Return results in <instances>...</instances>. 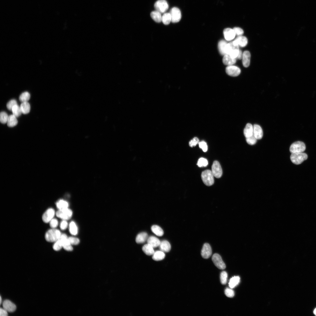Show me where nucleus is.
Segmentation results:
<instances>
[{"instance_id": "79ce46f5", "label": "nucleus", "mask_w": 316, "mask_h": 316, "mask_svg": "<svg viewBox=\"0 0 316 316\" xmlns=\"http://www.w3.org/2000/svg\"><path fill=\"white\" fill-rule=\"evenodd\" d=\"M257 139L253 135L252 136L246 138V141L247 143L250 145H253L256 144L257 142Z\"/></svg>"}, {"instance_id": "f03ea898", "label": "nucleus", "mask_w": 316, "mask_h": 316, "mask_svg": "<svg viewBox=\"0 0 316 316\" xmlns=\"http://www.w3.org/2000/svg\"><path fill=\"white\" fill-rule=\"evenodd\" d=\"M308 158L307 155L303 152L291 153L290 157L291 161L296 165L301 164L304 161L306 160Z\"/></svg>"}, {"instance_id": "412c9836", "label": "nucleus", "mask_w": 316, "mask_h": 316, "mask_svg": "<svg viewBox=\"0 0 316 316\" xmlns=\"http://www.w3.org/2000/svg\"><path fill=\"white\" fill-rule=\"evenodd\" d=\"M159 246L161 251L164 252H168L171 249V244L166 240H163L161 242Z\"/></svg>"}, {"instance_id": "473e14b6", "label": "nucleus", "mask_w": 316, "mask_h": 316, "mask_svg": "<svg viewBox=\"0 0 316 316\" xmlns=\"http://www.w3.org/2000/svg\"><path fill=\"white\" fill-rule=\"evenodd\" d=\"M69 230L70 233L73 235H76L77 234L78 227L75 222L72 221L70 223L69 225Z\"/></svg>"}, {"instance_id": "5fc2aeb1", "label": "nucleus", "mask_w": 316, "mask_h": 316, "mask_svg": "<svg viewBox=\"0 0 316 316\" xmlns=\"http://www.w3.org/2000/svg\"><path fill=\"white\" fill-rule=\"evenodd\" d=\"M2 298H1V299H0V303H1V304L2 303Z\"/></svg>"}, {"instance_id": "b1692460", "label": "nucleus", "mask_w": 316, "mask_h": 316, "mask_svg": "<svg viewBox=\"0 0 316 316\" xmlns=\"http://www.w3.org/2000/svg\"><path fill=\"white\" fill-rule=\"evenodd\" d=\"M227 43L224 40H221L218 44L219 51L221 55H226V50Z\"/></svg>"}, {"instance_id": "9d476101", "label": "nucleus", "mask_w": 316, "mask_h": 316, "mask_svg": "<svg viewBox=\"0 0 316 316\" xmlns=\"http://www.w3.org/2000/svg\"><path fill=\"white\" fill-rule=\"evenodd\" d=\"M169 13L171 17V22L173 23H177L180 20L181 17V13L180 10L178 8L176 7L172 8Z\"/></svg>"}, {"instance_id": "cd10ccee", "label": "nucleus", "mask_w": 316, "mask_h": 316, "mask_svg": "<svg viewBox=\"0 0 316 316\" xmlns=\"http://www.w3.org/2000/svg\"><path fill=\"white\" fill-rule=\"evenodd\" d=\"M56 205L59 210H60L68 208L69 204L66 201L61 199L57 202Z\"/></svg>"}, {"instance_id": "a878e982", "label": "nucleus", "mask_w": 316, "mask_h": 316, "mask_svg": "<svg viewBox=\"0 0 316 316\" xmlns=\"http://www.w3.org/2000/svg\"><path fill=\"white\" fill-rule=\"evenodd\" d=\"M152 18L156 22L158 23L162 21V17L161 13L157 10L153 11L151 13Z\"/></svg>"}, {"instance_id": "a19ab883", "label": "nucleus", "mask_w": 316, "mask_h": 316, "mask_svg": "<svg viewBox=\"0 0 316 316\" xmlns=\"http://www.w3.org/2000/svg\"><path fill=\"white\" fill-rule=\"evenodd\" d=\"M17 105V101L15 100H12L9 101L7 105V107L8 110L12 111V109L15 105Z\"/></svg>"}, {"instance_id": "864d4df0", "label": "nucleus", "mask_w": 316, "mask_h": 316, "mask_svg": "<svg viewBox=\"0 0 316 316\" xmlns=\"http://www.w3.org/2000/svg\"><path fill=\"white\" fill-rule=\"evenodd\" d=\"M314 313L316 315V308L314 310Z\"/></svg>"}, {"instance_id": "de8ad7c7", "label": "nucleus", "mask_w": 316, "mask_h": 316, "mask_svg": "<svg viewBox=\"0 0 316 316\" xmlns=\"http://www.w3.org/2000/svg\"><path fill=\"white\" fill-rule=\"evenodd\" d=\"M50 225L52 228L55 229L58 226L59 223L55 218H53L49 222Z\"/></svg>"}, {"instance_id": "49530a36", "label": "nucleus", "mask_w": 316, "mask_h": 316, "mask_svg": "<svg viewBox=\"0 0 316 316\" xmlns=\"http://www.w3.org/2000/svg\"><path fill=\"white\" fill-rule=\"evenodd\" d=\"M199 143V140L197 137H194L189 142V146L191 147H195Z\"/></svg>"}, {"instance_id": "f3484780", "label": "nucleus", "mask_w": 316, "mask_h": 316, "mask_svg": "<svg viewBox=\"0 0 316 316\" xmlns=\"http://www.w3.org/2000/svg\"><path fill=\"white\" fill-rule=\"evenodd\" d=\"M253 135L257 140H260L262 138L263 132L261 127L257 125H254L253 126Z\"/></svg>"}, {"instance_id": "4468645a", "label": "nucleus", "mask_w": 316, "mask_h": 316, "mask_svg": "<svg viewBox=\"0 0 316 316\" xmlns=\"http://www.w3.org/2000/svg\"><path fill=\"white\" fill-rule=\"evenodd\" d=\"M3 309L8 312H14L16 309V306L14 304L9 300H6L3 303Z\"/></svg>"}, {"instance_id": "9b49d317", "label": "nucleus", "mask_w": 316, "mask_h": 316, "mask_svg": "<svg viewBox=\"0 0 316 316\" xmlns=\"http://www.w3.org/2000/svg\"><path fill=\"white\" fill-rule=\"evenodd\" d=\"M59 239L61 241L63 247L65 250L71 251L73 250L72 245L70 244L68 238L66 234H62Z\"/></svg>"}, {"instance_id": "c03bdc74", "label": "nucleus", "mask_w": 316, "mask_h": 316, "mask_svg": "<svg viewBox=\"0 0 316 316\" xmlns=\"http://www.w3.org/2000/svg\"><path fill=\"white\" fill-rule=\"evenodd\" d=\"M70 244L72 245H77L79 244L80 240L77 238L71 237L68 238Z\"/></svg>"}, {"instance_id": "6ab92c4d", "label": "nucleus", "mask_w": 316, "mask_h": 316, "mask_svg": "<svg viewBox=\"0 0 316 316\" xmlns=\"http://www.w3.org/2000/svg\"><path fill=\"white\" fill-rule=\"evenodd\" d=\"M148 244H149L153 248L159 246L161 241L157 237L151 236L149 237L147 240Z\"/></svg>"}, {"instance_id": "f8f14e48", "label": "nucleus", "mask_w": 316, "mask_h": 316, "mask_svg": "<svg viewBox=\"0 0 316 316\" xmlns=\"http://www.w3.org/2000/svg\"><path fill=\"white\" fill-rule=\"evenodd\" d=\"M212 254V249L210 245L206 243L203 245L201 251V255L204 259L209 258Z\"/></svg>"}, {"instance_id": "c85d7f7f", "label": "nucleus", "mask_w": 316, "mask_h": 316, "mask_svg": "<svg viewBox=\"0 0 316 316\" xmlns=\"http://www.w3.org/2000/svg\"><path fill=\"white\" fill-rule=\"evenodd\" d=\"M18 124V121L17 117L13 115H11L9 116L7 122V125L9 127H13Z\"/></svg>"}, {"instance_id": "39448f33", "label": "nucleus", "mask_w": 316, "mask_h": 316, "mask_svg": "<svg viewBox=\"0 0 316 316\" xmlns=\"http://www.w3.org/2000/svg\"><path fill=\"white\" fill-rule=\"evenodd\" d=\"M72 214V211L68 208L59 210L56 213V215L57 217L63 220L66 221L70 219Z\"/></svg>"}, {"instance_id": "09e8293b", "label": "nucleus", "mask_w": 316, "mask_h": 316, "mask_svg": "<svg viewBox=\"0 0 316 316\" xmlns=\"http://www.w3.org/2000/svg\"><path fill=\"white\" fill-rule=\"evenodd\" d=\"M236 35H237L238 36H242L243 34H244V31L241 29L239 27H235L233 29Z\"/></svg>"}, {"instance_id": "c9c22d12", "label": "nucleus", "mask_w": 316, "mask_h": 316, "mask_svg": "<svg viewBox=\"0 0 316 316\" xmlns=\"http://www.w3.org/2000/svg\"><path fill=\"white\" fill-rule=\"evenodd\" d=\"M13 115L16 117H19L22 113L20 107L17 105H15L12 109V111Z\"/></svg>"}, {"instance_id": "423d86ee", "label": "nucleus", "mask_w": 316, "mask_h": 316, "mask_svg": "<svg viewBox=\"0 0 316 316\" xmlns=\"http://www.w3.org/2000/svg\"><path fill=\"white\" fill-rule=\"evenodd\" d=\"M214 177L217 178H220L223 174V170L219 162L217 161L214 162L212 166L211 171Z\"/></svg>"}, {"instance_id": "3c124183", "label": "nucleus", "mask_w": 316, "mask_h": 316, "mask_svg": "<svg viewBox=\"0 0 316 316\" xmlns=\"http://www.w3.org/2000/svg\"><path fill=\"white\" fill-rule=\"evenodd\" d=\"M8 312L4 309L1 308L0 309V315L1 316H7L8 315Z\"/></svg>"}, {"instance_id": "37998d69", "label": "nucleus", "mask_w": 316, "mask_h": 316, "mask_svg": "<svg viewBox=\"0 0 316 316\" xmlns=\"http://www.w3.org/2000/svg\"><path fill=\"white\" fill-rule=\"evenodd\" d=\"M225 294L226 296L229 298H232L235 295L234 291L230 289L227 288L225 290Z\"/></svg>"}, {"instance_id": "7ed1b4c3", "label": "nucleus", "mask_w": 316, "mask_h": 316, "mask_svg": "<svg viewBox=\"0 0 316 316\" xmlns=\"http://www.w3.org/2000/svg\"><path fill=\"white\" fill-rule=\"evenodd\" d=\"M201 176L203 181L206 185L210 186L214 184V176L210 170H205L202 172Z\"/></svg>"}, {"instance_id": "dca6fc26", "label": "nucleus", "mask_w": 316, "mask_h": 316, "mask_svg": "<svg viewBox=\"0 0 316 316\" xmlns=\"http://www.w3.org/2000/svg\"><path fill=\"white\" fill-rule=\"evenodd\" d=\"M223 34L225 39L228 41L233 39L236 35L233 29L230 28L225 29L224 30Z\"/></svg>"}, {"instance_id": "1a4fd4ad", "label": "nucleus", "mask_w": 316, "mask_h": 316, "mask_svg": "<svg viewBox=\"0 0 316 316\" xmlns=\"http://www.w3.org/2000/svg\"><path fill=\"white\" fill-rule=\"evenodd\" d=\"M55 213L54 209L50 208L48 209L43 214L42 219L43 222L45 223H49L54 218Z\"/></svg>"}, {"instance_id": "58836bf2", "label": "nucleus", "mask_w": 316, "mask_h": 316, "mask_svg": "<svg viewBox=\"0 0 316 316\" xmlns=\"http://www.w3.org/2000/svg\"><path fill=\"white\" fill-rule=\"evenodd\" d=\"M63 248V245L61 241L59 239L55 242L53 246V249L55 251L60 250Z\"/></svg>"}, {"instance_id": "2f4dec72", "label": "nucleus", "mask_w": 316, "mask_h": 316, "mask_svg": "<svg viewBox=\"0 0 316 316\" xmlns=\"http://www.w3.org/2000/svg\"><path fill=\"white\" fill-rule=\"evenodd\" d=\"M240 282V278L239 276H235L231 278L229 283V286L231 288L235 287Z\"/></svg>"}, {"instance_id": "c756f323", "label": "nucleus", "mask_w": 316, "mask_h": 316, "mask_svg": "<svg viewBox=\"0 0 316 316\" xmlns=\"http://www.w3.org/2000/svg\"><path fill=\"white\" fill-rule=\"evenodd\" d=\"M152 232L157 236H162L164 234L163 229L159 226L153 225L151 227Z\"/></svg>"}, {"instance_id": "0eeeda50", "label": "nucleus", "mask_w": 316, "mask_h": 316, "mask_svg": "<svg viewBox=\"0 0 316 316\" xmlns=\"http://www.w3.org/2000/svg\"><path fill=\"white\" fill-rule=\"evenodd\" d=\"M154 7L156 10L163 13H165L168 10L169 6L165 0H158L155 3Z\"/></svg>"}, {"instance_id": "ea45409f", "label": "nucleus", "mask_w": 316, "mask_h": 316, "mask_svg": "<svg viewBox=\"0 0 316 316\" xmlns=\"http://www.w3.org/2000/svg\"><path fill=\"white\" fill-rule=\"evenodd\" d=\"M228 275L225 271L222 272L221 274V282L222 285H225L227 283Z\"/></svg>"}, {"instance_id": "bb28decb", "label": "nucleus", "mask_w": 316, "mask_h": 316, "mask_svg": "<svg viewBox=\"0 0 316 316\" xmlns=\"http://www.w3.org/2000/svg\"><path fill=\"white\" fill-rule=\"evenodd\" d=\"M142 249L144 253L148 256L153 255L155 252L153 248L148 244L144 245Z\"/></svg>"}, {"instance_id": "f704fd0d", "label": "nucleus", "mask_w": 316, "mask_h": 316, "mask_svg": "<svg viewBox=\"0 0 316 316\" xmlns=\"http://www.w3.org/2000/svg\"><path fill=\"white\" fill-rule=\"evenodd\" d=\"M30 98V95L27 92H24L22 93L20 96L19 99L22 103L28 102Z\"/></svg>"}, {"instance_id": "603ef678", "label": "nucleus", "mask_w": 316, "mask_h": 316, "mask_svg": "<svg viewBox=\"0 0 316 316\" xmlns=\"http://www.w3.org/2000/svg\"><path fill=\"white\" fill-rule=\"evenodd\" d=\"M243 56V53L242 52L241 50H239V53L238 57L236 59H242Z\"/></svg>"}, {"instance_id": "393cba45", "label": "nucleus", "mask_w": 316, "mask_h": 316, "mask_svg": "<svg viewBox=\"0 0 316 316\" xmlns=\"http://www.w3.org/2000/svg\"><path fill=\"white\" fill-rule=\"evenodd\" d=\"M164 252L161 251H157L155 252L153 255V259L156 261H159L163 260L165 257Z\"/></svg>"}, {"instance_id": "4c0bfd02", "label": "nucleus", "mask_w": 316, "mask_h": 316, "mask_svg": "<svg viewBox=\"0 0 316 316\" xmlns=\"http://www.w3.org/2000/svg\"><path fill=\"white\" fill-rule=\"evenodd\" d=\"M208 164L207 160L205 158L202 157L199 160L197 165L199 167H206Z\"/></svg>"}, {"instance_id": "e433bc0d", "label": "nucleus", "mask_w": 316, "mask_h": 316, "mask_svg": "<svg viewBox=\"0 0 316 316\" xmlns=\"http://www.w3.org/2000/svg\"><path fill=\"white\" fill-rule=\"evenodd\" d=\"M9 116L5 112H1L0 114V121L1 123L3 124L7 123Z\"/></svg>"}, {"instance_id": "ddd939ff", "label": "nucleus", "mask_w": 316, "mask_h": 316, "mask_svg": "<svg viewBox=\"0 0 316 316\" xmlns=\"http://www.w3.org/2000/svg\"><path fill=\"white\" fill-rule=\"evenodd\" d=\"M226 71L229 75L235 77L240 75L241 71L240 69L237 67L231 65L228 66L226 67Z\"/></svg>"}, {"instance_id": "72a5a7b5", "label": "nucleus", "mask_w": 316, "mask_h": 316, "mask_svg": "<svg viewBox=\"0 0 316 316\" xmlns=\"http://www.w3.org/2000/svg\"><path fill=\"white\" fill-rule=\"evenodd\" d=\"M171 21V17L169 13H165L162 16V21L165 25H168Z\"/></svg>"}, {"instance_id": "a18cd8bd", "label": "nucleus", "mask_w": 316, "mask_h": 316, "mask_svg": "<svg viewBox=\"0 0 316 316\" xmlns=\"http://www.w3.org/2000/svg\"><path fill=\"white\" fill-rule=\"evenodd\" d=\"M199 144L200 148L202 149L203 152H205L207 151L208 145L205 142L203 141L199 142Z\"/></svg>"}, {"instance_id": "aec40b11", "label": "nucleus", "mask_w": 316, "mask_h": 316, "mask_svg": "<svg viewBox=\"0 0 316 316\" xmlns=\"http://www.w3.org/2000/svg\"><path fill=\"white\" fill-rule=\"evenodd\" d=\"M223 61L224 65L229 66L235 64L236 62V59L233 58L229 55L227 54L224 56Z\"/></svg>"}, {"instance_id": "6e6552de", "label": "nucleus", "mask_w": 316, "mask_h": 316, "mask_svg": "<svg viewBox=\"0 0 316 316\" xmlns=\"http://www.w3.org/2000/svg\"><path fill=\"white\" fill-rule=\"evenodd\" d=\"M212 260L218 269L223 270L226 268V265L220 255L217 253L214 254L212 257Z\"/></svg>"}, {"instance_id": "8fccbe9b", "label": "nucleus", "mask_w": 316, "mask_h": 316, "mask_svg": "<svg viewBox=\"0 0 316 316\" xmlns=\"http://www.w3.org/2000/svg\"><path fill=\"white\" fill-rule=\"evenodd\" d=\"M68 226V223L66 220H63L60 223V227L61 229L64 230L67 229Z\"/></svg>"}, {"instance_id": "a211bd4d", "label": "nucleus", "mask_w": 316, "mask_h": 316, "mask_svg": "<svg viewBox=\"0 0 316 316\" xmlns=\"http://www.w3.org/2000/svg\"><path fill=\"white\" fill-rule=\"evenodd\" d=\"M242 62L243 65L245 67L249 66L250 63L251 54L248 51H245L243 53Z\"/></svg>"}, {"instance_id": "20e7f679", "label": "nucleus", "mask_w": 316, "mask_h": 316, "mask_svg": "<svg viewBox=\"0 0 316 316\" xmlns=\"http://www.w3.org/2000/svg\"><path fill=\"white\" fill-rule=\"evenodd\" d=\"M306 149V146L304 143L301 141H297L291 145L289 151L290 153H292L303 152Z\"/></svg>"}, {"instance_id": "7c9ffc66", "label": "nucleus", "mask_w": 316, "mask_h": 316, "mask_svg": "<svg viewBox=\"0 0 316 316\" xmlns=\"http://www.w3.org/2000/svg\"><path fill=\"white\" fill-rule=\"evenodd\" d=\"M20 107L21 112L23 114H27L30 112V105L28 102L22 103Z\"/></svg>"}, {"instance_id": "f257e3e1", "label": "nucleus", "mask_w": 316, "mask_h": 316, "mask_svg": "<svg viewBox=\"0 0 316 316\" xmlns=\"http://www.w3.org/2000/svg\"><path fill=\"white\" fill-rule=\"evenodd\" d=\"M61 235V233L59 230L55 228H52L46 232L45 235V238L47 242H55L60 238Z\"/></svg>"}, {"instance_id": "4be33fe9", "label": "nucleus", "mask_w": 316, "mask_h": 316, "mask_svg": "<svg viewBox=\"0 0 316 316\" xmlns=\"http://www.w3.org/2000/svg\"><path fill=\"white\" fill-rule=\"evenodd\" d=\"M253 126L250 123L246 125L244 130V135L247 138L250 137L253 135Z\"/></svg>"}, {"instance_id": "2eb2a0df", "label": "nucleus", "mask_w": 316, "mask_h": 316, "mask_svg": "<svg viewBox=\"0 0 316 316\" xmlns=\"http://www.w3.org/2000/svg\"><path fill=\"white\" fill-rule=\"evenodd\" d=\"M233 43L235 45L244 47L247 44L248 39L245 36H239Z\"/></svg>"}, {"instance_id": "5701e85b", "label": "nucleus", "mask_w": 316, "mask_h": 316, "mask_svg": "<svg viewBox=\"0 0 316 316\" xmlns=\"http://www.w3.org/2000/svg\"><path fill=\"white\" fill-rule=\"evenodd\" d=\"M148 238V234L146 233L143 232L137 235L136 241L137 244H142L147 240Z\"/></svg>"}]
</instances>
